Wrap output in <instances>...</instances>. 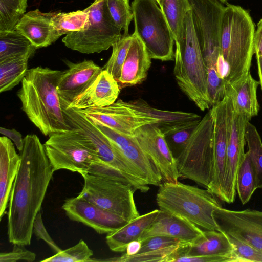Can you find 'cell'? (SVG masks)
Segmentation results:
<instances>
[{"label":"cell","mask_w":262,"mask_h":262,"mask_svg":"<svg viewBox=\"0 0 262 262\" xmlns=\"http://www.w3.org/2000/svg\"><path fill=\"white\" fill-rule=\"evenodd\" d=\"M81 176L84 184L77 196L128 221L140 215L134 197L137 190L130 183L90 173Z\"/></svg>","instance_id":"cell-10"},{"label":"cell","mask_w":262,"mask_h":262,"mask_svg":"<svg viewBox=\"0 0 262 262\" xmlns=\"http://www.w3.org/2000/svg\"><path fill=\"white\" fill-rule=\"evenodd\" d=\"M33 233L35 234L38 239H42L45 241L56 253L62 250L55 243L48 232L44 225L40 212L38 213L34 220L33 226Z\"/></svg>","instance_id":"cell-46"},{"label":"cell","mask_w":262,"mask_h":262,"mask_svg":"<svg viewBox=\"0 0 262 262\" xmlns=\"http://www.w3.org/2000/svg\"><path fill=\"white\" fill-rule=\"evenodd\" d=\"M84 9L89 15L87 27L67 34L62 39L63 43L71 50L84 54L108 49L123 34L110 16L106 0H95Z\"/></svg>","instance_id":"cell-9"},{"label":"cell","mask_w":262,"mask_h":262,"mask_svg":"<svg viewBox=\"0 0 262 262\" xmlns=\"http://www.w3.org/2000/svg\"><path fill=\"white\" fill-rule=\"evenodd\" d=\"M118 81L120 89L141 83L147 77L151 57L142 41L134 32Z\"/></svg>","instance_id":"cell-24"},{"label":"cell","mask_w":262,"mask_h":262,"mask_svg":"<svg viewBox=\"0 0 262 262\" xmlns=\"http://www.w3.org/2000/svg\"><path fill=\"white\" fill-rule=\"evenodd\" d=\"M69 68L62 72L57 83L62 108H67L95 81L103 69L91 60L73 63L66 61Z\"/></svg>","instance_id":"cell-20"},{"label":"cell","mask_w":262,"mask_h":262,"mask_svg":"<svg viewBox=\"0 0 262 262\" xmlns=\"http://www.w3.org/2000/svg\"><path fill=\"white\" fill-rule=\"evenodd\" d=\"M232 255H181L177 257L173 261L183 262H232Z\"/></svg>","instance_id":"cell-47"},{"label":"cell","mask_w":262,"mask_h":262,"mask_svg":"<svg viewBox=\"0 0 262 262\" xmlns=\"http://www.w3.org/2000/svg\"><path fill=\"white\" fill-rule=\"evenodd\" d=\"M207 91L211 107L221 102L224 98L227 83L219 75L214 67L207 68Z\"/></svg>","instance_id":"cell-43"},{"label":"cell","mask_w":262,"mask_h":262,"mask_svg":"<svg viewBox=\"0 0 262 262\" xmlns=\"http://www.w3.org/2000/svg\"><path fill=\"white\" fill-rule=\"evenodd\" d=\"M86 118L101 131L136 167L146 183L155 186H159L162 183V175L143 150L134 136L123 134L97 121Z\"/></svg>","instance_id":"cell-19"},{"label":"cell","mask_w":262,"mask_h":262,"mask_svg":"<svg viewBox=\"0 0 262 262\" xmlns=\"http://www.w3.org/2000/svg\"><path fill=\"white\" fill-rule=\"evenodd\" d=\"M0 133L13 141L19 152L23 150L24 139H23L22 135L19 132L15 129H8L1 127Z\"/></svg>","instance_id":"cell-48"},{"label":"cell","mask_w":262,"mask_h":262,"mask_svg":"<svg viewBox=\"0 0 262 262\" xmlns=\"http://www.w3.org/2000/svg\"><path fill=\"white\" fill-rule=\"evenodd\" d=\"M251 118L234 110L231 134L228 141L225 176L220 200L233 203L236 195V177L244 159L245 129Z\"/></svg>","instance_id":"cell-18"},{"label":"cell","mask_w":262,"mask_h":262,"mask_svg":"<svg viewBox=\"0 0 262 262\" xmlns=\"http://www.w3.org/2000/svg\"><path fill=\"white\" fill-rule=\"evenodd\" d=\"M214 120L211 108L201 119L188 143L176 158L179 177L206 187L213 171Z\"/></svg>","instance_id":"cell-7"},{"label":"cell","mask_w":262,"mask_h":262,"mask_svg":"<svg viewBox=\"0 0 262 262\" xmlns=\"http://www.w3.org/2000/svg\"><path fill=\"white\" fill-rule=\"evenodd\" d=\"M21 247L23 246L14 245L13 250L7 253H1L0 254V261H34L36 259V254L31 251L21 248Z\"/></svg>","instance_id":"cell-45"},{"label":"cell","mask_w":262,"mask_h":262,"mask_svg":"<svg viewBox=\"0 0 262 262\" xmlns=\"http://www.w3.org/2000/svg\"><path fill=\"white\" fill-rule=\"evenodd\" d=\"M211 110L214 120L213 171L211 182L207 189L220 199L234 114L231 88L229 84L227 85L223 99L213 105Z\"/></svg>","instance_id":"cell-12"},{"label":"cell","mask_w":262,"mask_h":262,"mask_svg":"<svg viewBox=\"0 0 262 262\" xmlns=\"http://www.w3.org/2000/svg\"><path fill=\"white\" fill-rule=\"evenodd\" d=\"M20 162L11 191L7 234L10 243L31 244L34 220L54 171L45 147L35 134L27 135L20 152Z\"/></svg>","instance_id":"cell-1"},{"label":"cell","mask_w":262,"mask_h":262,"mask_svg":"<svg viewBox=\"0 0 262 262\" xmlns=\"http://www.w3.org/2000/svg\"><path fill=\"white\" fill-rule=\"evenodd\" d=\"M204 234L198 226L176 214L162 210L140 240L152 236H165L191 244Z\"/></svg>","instance_id":"cell-21"},{"label":"cell","mask_w":262,"mask_h":262,"mask_svg":"<svg viewBox=\"0 0 262 262\" xmlns=\"http://www.w3.org/2000/svg\"><path fill=\"white\" fill-rule=\"evenodd\" d=\"M222 3H227V1L230 0H219Z\"/></svg>","instance_id":"cell-52"},{"label":"cell","mask_w":262,"mask_h":262,"mask_svg":"<svg viewBox=\"0 0 262 262\" xmlns=\"http://www.w3.org/2000/svg\"><path fill=\"white\" fill-rule=\"evenodd\" d=\"M257 64L258 68V73L259 78V84L262 90V57L256 54Z\"/></svg>","instance_id":"cell-51"},{"label":"cell","mask_w":262,"mask_h":262,"mask_svg":"<svg viewBox=\"0 0 262 262\" xmlns=\"http://www.w3.org/2000/svg\"><path fill=\"white\" fill-rule=\"evenodd\" d=\"M233 250L226 233L221 231L207 230L196 241L187 244L181 255H232Z\"/></svg>","instance_id":"cell-27"},{"label":"cell","mask_w":262,"mask_h":262,"mask_svg":"<svg viewBox=\"0 0 262 262\" xmlns=\"http://www.w3.org/2000/svg\"><path fill=\"white\" fill-rule=\"evenodd\" d=\"M62 72L42 67L28 69L17 93L22 110L45 136L72 128L66 120L57 91Z\"/></svg>","instance_id":"cell-2"},{"label":"cell","mask_w":262,"mask_h":262,"mask_svg":"<svg viewBox=\"0 0 262 262\" xmlns=\"http://www.w3.org/2000/svg\"><path fill=\"white\" fill-rule=\"evenodd\" d=\"M88 13L85 9L68 13L55 12L52 18V24L60 37L83 30L88 26Z\"/></svg>","instance_id":"cell-35"},{"label":"cell","mask_w":262,"mask_h":262,"mask_svg":"<svg viewBox=\"0 0 262 262\" xmlns=\"http://www.w3.org/2000/svg\"><path fill=\"white\" fill-rule=\"evenodd\" d=\"M133 108L142 111L150 117L156 119L155 124L164 133L169 129L186 125L201 120L200 115L182 111H170L156 108L143 100L127 102Z\"/></svg>","instance_id":"cell-28"},{"label":"cell","mask_w":262,"mask_h":262,"mask_svg":"<svg viewBox=\"0 0 262 262\" xmlns=\"http://www.w3.org/2000/svg\"><path fill=\"white\" fill-rule=\"evenodd\" d=\"M51 135L43 144L55 172L66 169L81 175L110 178L114 170L101 162L91 141L75 128Z\"/></svg>","instance_id":"cell-5"},{"label":"cell","mask_w":262,"mask_h":262,"mask_svg":"<svg viewBox=\"0 0 262 262\" xmlns=\"http://www.w3.org/2000/svg\"><path fill=\"white\" fill-rule=\"evenodd\" d=\"M37 48L15 29L0 31V62L17 57L30 58Z\"/></svg>","instance_id":"cell-30"},{"label":"cell","mask_w":262,"mask_h":262,"mask_svg":"<svg viewBox=\"0 0 262 262\" xmlns=\"http://www.w3.org/2000/svg\"><path fill=\"white\" fill-rule=\"evenodd\" d=\"M93 252L87 244L80 239L75 245L56 253L42 262H84L92 261Z\"/></svg>","instance_id":"cell-41"},{"label":"cell","mask_w":262,"mask_h":262,"mask_svg":"<svg viewBox=\"0 0 262 262\" xmlns=\"http://www.w3.org/2000/svg\"><path fill=\"white\" fill-rule=\"evenodd\" d=\"M133 39V34L124 35L112 46V53L102 68L108 72L118 81L122 66Z\"/></svg>","instance_id":"cell-38"},{"label":"cell","mask_w":262,"mask_h":262,"mask_svg":"<svg viewBox=\"0 0 262 262\" xmlns=\"http://www.w3.org/2000/svg\"><path fill=\"white\" fill-rule=\"evenodd\" d=\"M213 216L219 231L262 251V211L247 209L231 210L222 207Z\"/></svg>","instance_id":"cell-15"},{"label":"cell","mask_w":262,"mask_h":262,"mask_svg":"<svg viewBox=\"0 0 262 262\" xmlns=\"http://www.w3.org/2000/svg\"><path fill=\"white\" fill-rule=\"evenodd\" d=\"M62 111L67 123L79 129L91 141L102 164L146 183L136 167L83 114L70 108H62Z\"/></svg>","instance_id":"cell-13"},{"label":"cell","mask_w":262,"mask_h":262,"mask_svg":"<svg viewBox=\"0 0 262 262\" xmlns=\"http://www.w3.org/2000/svg\"><path fill=\"white\" fill-rule=\"evenodd\" d=\"M140 146L160 172L165 182L178 181L176 159L161 130L149 124L139 128L134 134Z\"/></svg>","instance_id":"cell-16"},{"label":"cell","mask_w":262,"mask_h":262,"mask_svg":"<svg viewBox=\"0 0 262 262\" xmlns=\"http://www.w3.org/2000/svg\"><path fill=\"white\" fill-rule=\"evenodd\" d=\"M28 0H0V31L14 30L25 14Z\"/></svg>","instance_id":"cell-37"},{"label":"cell","mask_w":262,"mask_h":262,"mask_svg":"<svg viewBox=\"0 0 262 262\" xmlns=\"http://www.w3.org/2000/svg\"><path fill=\"white\" fill-rule=\"evenodd\" d=\"M245 141L254 166L256 188H262V141L255 126L249 121L246 126Z\"/></svg>","instance_id":"cell-36"},{"label":"cell","mask_w":262,"mask_h":262,"mask_svg":"<svg viewBox=\"0 0 262 262\" xmlns=\"http://www.w3.org/2000/svg\"><path fill=\"white\" fill-rule=\"evenodd\" d=\"M171 29L174 42L179 41L183 34L187 12L191 10L188 0H161L159 6Z\"/></svg>","instance_id":"cell-31"},{"label":"cell","mask_w":262,"mask_h":262,"mask_svg":"<svg viewBox=\"0 0 262 262\" xmlns=\"http://www.w3.org/2000/svg\"><path fill=\"white\" fill-rule=\"evenodd\" d=\"M120 90L118 81L108 72L103 70L92 84L68 108L81 111L110 106L116 101Z\"/></svg>","instance_id":"cell-22"},{"label":"cell","mask_w":262,"mask_h":262,"mask_svg":"<svg viewBox=\"0 0 262 262\" xmlns=\"http://www.w3.org/2000/svg\"><path fill=\"white\" fill-rule=\"evenodd\" d=\"M200 122L172 128L163 133L169 148L173 155L174 153L176 155L175 158L186 146Z\"/></svg>","instance_id":"cell-40"},{"label":"cell","mask_w":262,"mask_h":262,"mask_svg":"<svg viewBox=\"0 0 262 262\" xmlns=\"http://www.w3.org/2000/svg\"><path fill=\"white\" fill-rule=\"evenodd\" d=\"M142 243L140 240H135L130 242L127 246L125 255L132 256L138 254L141 248Z\"/></svg>","instance_id":"cell-50"},{"label":"cell","mask_w":262,"mask_h":262,"mask_svg":"<svg viewBox=\"0 0 262 262\" xmlns=\"http://www.w3.org/2000/svg\"><path fill=\"white\" fill-rule=\"evenodd\" d=\"M216 197L207 189L179 181L164 182L159 186L156 201L160 210L184 217L206 230L219 231L213 216L214 211L222 208Z\"/></svg>","instance_id":"cell-6"},{"label":"cell","mask_w":262,"mask_h":262,"mask_svg":"<svg viewBox=\"0 0 262 262\" xmlns=\"http://www.w3.org/2000/svg\"><path fill=\"white\" fill-rule=\"evenodd\" d=\"M62 209L70 220L81 223L99 234L114 232L129 222L122 216L78 196L67 199Z\"/></svg>","instance_id":"cell-17"},{"label":"cell","mask_w":262,"mask_h":262,"mask_svg":"<svg viewBox=\"0 0 262 262\" xmlns=\"http://www.w3.org/2000/svg\"><path fill=\"white\" fill-rule=\"evenodd\" d=\"M255 24L242 7L226 3L221 30V53L227 68L225 80L231 85L250 73L254 51Z\"/></svg>","instance_id":"cell-3"},{"label":"cell","mask_w":262,"mask_h":262,"mask_svg":"<svg viewBox=\"0 0 262 262\" xmlns=\"http://www.w3.org/2000/svg\"><path fill=\"white\" fill-rule=\"evenodd\" d=\"M187 244H188L182 243L132 256H128L124 254L119 257L103 260L115 262L173 261L177 257L181 255L183 249Z\"/></svg>","instance_id":"cell-34"},{"label":"cell","mask_w":262,"mask_h":262,"mask_svg":"<svg viewBox=\"0 0 262 262\" xmlns=\"http://www.w3.org/2000/svg\"><path fill=\"white\" fill-rule=\"evenodd\" d=\"M157 3L160 6L161 4V0H155Z\"/></svg>","instance_id":"cell-53"},{"label":"cell","mask_w":262,"mask_h":262,"mask_svg":"<svg viewBox=\"0 0 262 262\" xmlns=\"http://www.w3.org/2000/svg\"><path fill=\"white\" fill-rule=\"evenodd\" d=\"M55 12L43 13L36 9L25 13L15 29L26 37L37 48L46 47L60 36L52 24Z\"/></svg>","instance_id":"cell-23"},{"label":"cell","mask_w":262,"mask_h":262,"mask_svg":"<svg viewBox=\"0 0 262 262\" xmlns=\"http://www.w3.org/2000/svg\"><path fill=\"white\" fill-rule=\"evenodd\" d=\"M140 241L142 246L138 253L147 252L183 243L177 238L165 236H152Z\"/></svg>","instance_id":"cell-44"},{"label":"cell","mask_w":262,"mask_h":262,"mask_svg":"<svg viewBox=\"0 0 262 262\" xmlns=\"http://www.w3.org/2000/svg\"><path fill=\"white\" fill-rule=\"evenodd\" d=\"M131 7L134 32L144 43L151 58L173 60L174 37L155 0H134Z\"/></svg>","instance_id":"cell-8"},{"label":"cell","mask_w":262,"mask_h":262,"mask_svg":"<svg viewBox=\"0 0 262 262\" xmlns=\"http://www.w3.org/2000/svg\"><path fill=\"white\" fill-rule=\"evenodd\" d=\"M255 54L262 57V18L257 23L254 35Z\"/></svg>","instance_id":"cell-49"},{"label":"cell","mask_w":262,"mask_h":262,"mask_svg":"<svg viewBox=\"0 0 262 262\" xmlns=\"http://www.w3.org/2000/svg\"><path fill=\"white\" fill-rule=\"evenodd\" d=\"M192 20L206 68L216 69L222 56L221 24L225 7L219 0H188Z\"/></svg>","instance_id":"cell-11"},{"label":"cell","mask_w":262,"mask_h":262,"mask_svg":"<svg viewBox=\"0 0 262 262\" xmlns=\"http://www.w3.org/2000/svg\"><path fill=\"white\" fill-rule=\"evenodd\" d=\"M20 162L11 140L0 137V219L6 212L13 182Z\"/></svg>","instance_id":"cell-25"},{"label":"cell","mask_w":262,"mask_h":262,"mask_svg":"<svg viewBox=\"0 0 262 262\" xmlns=\"http://www.w3.org/2000/svg\"><path fill=\"white\" fill-rule=\"evenodd\" d=\"M160 212L155 209L130 220L118 230L108 233L106 242L113 252H122L127 245L135 240H140L144 232L154 222Z\"/></svg>","instance_id":"cell-26"},{"label":"cell","mask_w":262,"mask_h":262,"mask_svg":"<svg viewBox=\"0 0 262 262\" xmlns=\"http://www.w3.org/2000/svg\"><path fill=\"white\" fill-rule=\"evenodd\" d=\"M254 166L248 152L239 167L236 182V190L243 205L248 203L256 189Z\"/></svg>","instance_id":"cell-33"},{"label":"cell","mask_w":262,"mask_h":262,"mask_svg":"<svg viewBox=\"0 0 262 262\" xmlns=\"http://www.w3.org/2000/svg\"><path fill=\"white\" fill-rule=\"evenodd\" d=\"M173 73L180 89L199 108H210L207 68L193 25L191 10L185 19L181 40L175 42Z\"/></svg>","instance_id":"cell-4"},{"label":"cell","mask_w":262,"mask_h":262,"mask_svg":"<svg viewBox=\"0 0 262 262\" xmlns=\"http://www.w3.org/2000/svg\"><path fill=\"white\" fill-rule=\"evenodd\" d=\"M227 235L234 249L232 262H262V251L231 235Z\"/></svg>","instance_id":"cell-42"},{"label":"cell","mask_w":262,"mask_h":262,"mask_svg":"<svg viewBox=\"0 0 262 262\" xmlns=\"http://www.w3.org/2000/svg\"><path fill=\"white\" fill-rule=\"evenodd\" d=\"M106 4L116 26L119 30L124 31L123 35H128L129 26L133 18L129 0H106Z\"/></svg>","instance_id":"cell-39"},{"label":"cell","mask_w":262,"mask_h":262,"mask_svg":"<svg viewBox=\"0 0 262 262\" xmlns=\"http://www.w3.org/2000/svg\"><path fill=\"white\" fill-rule=\"evenodd\" d=\"M259 81L256 80L250 72L230 85L234 110L249 118L257 116L259 110L257 89Z\"/></svg>","instance_id":"cell-29"},{"label":"cell","mask_w":262,"mask_h":262,"mask_svg":"<svg viewBox=\"0 0 262 262\" xmlns=\"http://www.w3.org/2000/svg\"><path fill=\"white\" fill-rule=\"evenodd\" d=\"M29 58L17 57L0 62V92L10 91L19 83L28 69Z\"/></svg>","instance_id":"cell-32"},{"label":"cell","mask_w":262,"mask_h":262,"mask_svg":"<svg viewBox=\"0 0 262 262\" xmlns=\"http://www.w3.org/2000/svg\"><path fill=\"white\" fill-rule=\"evenodd\" d=\"M86 117L97 121L120 133L134 136L140 127L157 124L156 119L130 107L126 101L118 100L110 106L77 111Z\"/></svg>","instance_id":"cell-14"}]
</instances>
